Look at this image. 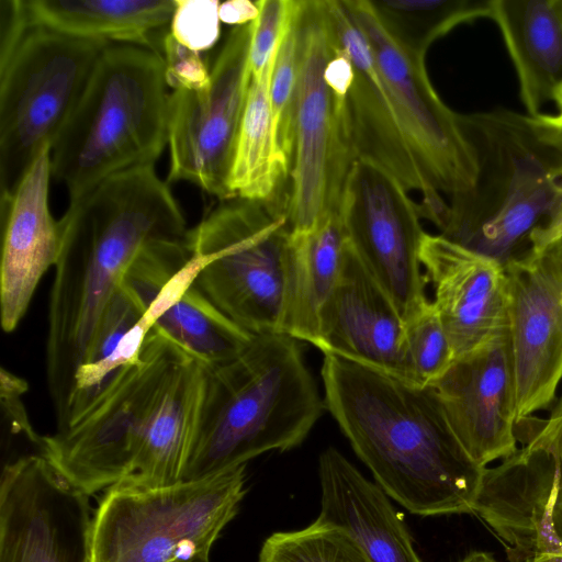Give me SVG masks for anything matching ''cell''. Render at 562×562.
Returning <instances> with one entry per match:
<instances>
[{"label":"cell","mask_w":562,"mask_h":562,"mask_svg":"<svg viewBox=\"0 0 562 562\" xmlns=\"http://www.w3.org/2000/svg\"><path fill=\"white\" fill-rule=\"evenodd\" d=\"M205 376L206 363L153 328L134 362L70 423L43 437L42 454L88 496L117 484H176L196 431Z\"/></svg>","instance_id":"obj_1"},{"label":"cell","mask_w":562,"mask_h":562,"mask_svg":"<svg viewBox=\"0 0 562 562\" xmlns=\"http://www.w3.org/2000/svg\"><path fill=\"white\" fill-rule=\"evenodd\" d=\"M48 305L46 379L59 423L94 328L149 246L187 236L183 213L154 166L115 173L70 200Z\"/></svg>","instance_id":"obj_2"},{"label":"cell","mask_w":562,"mask_h":562,"mask_svg":"<svg viewBox=\"0 0 562 562\" xmlns=\"http://www.w3.org/2000/svg\"><path fill=\"white\" fill-rule=\"evenodd\" d=\"M325 407L380 488L418 516L473 514L485 468L454 435L432 386L324 355Z\"/></svg>","instance_id":"obj_3"},{"label":"cell","mask_w":562,"mask_h":562,"mask_svg":"<svg viewBox=\"0 0 562 562\" xmlns=\"http://www.w3.org/2000/svg\"><path fill=\"white\" fill-rule=\"evenodd\" d=\"M477 164L474 186L450 196L442 237L504 268L530 251V236L562 202V119L505 108L459 114Z\"/></svg>","instance_id":"obj_4"},{"label":"cell","mask_w":562,"mask_h":562,"mask_svg":"<svg viewBox=\"0 0 562 562\" xmlns=\"http://www.w3.org/2000/svg\"><path fill=\"white\" fill-rule=\"evenodd\" d=\"M324 407L297 339L254 335L234 358L206 364L200 418L180 482L299 446Z\"/></svg>","instance_id":"obj_5"},{"label":"cell","mask_w":562,"mask_h":562,"mask_svg":"<svg viewBox=\"0 0 562 562\" xmlns=\"http://www.w3.org/2000/svg\"><path fill=\"white\" fill-rule=\"evenodd\" d=\"M162 54L110 44L52 147V175L70 200L125 170L154 166L168 144Z\"/></svg>","instance_id":"obj_6"},{"label":"cell","mask_w":562,"mask_h":562,"mask_svg":"<svg viewBox=\"0 0 562 562\" xmlns=\"http://www.w3.org/2000/svg\"><path fill=\"white\" fill-rule=\"evenodd\" d=\"M289 204V194L274 201H220L187 234L196 285L252 335L282 333L292 234Z\"/></svg>","instance_id":"obj_7"},{"label":"cell","mask_w":562,"mask_h":562,"mask_svg":"<svg viewBox=\"0 0 562 562\" xmlns=\"http://www.w3.org/2000/svg\"><path fill=\"white\" fill-rule=\"evenodd\" d=\"M245 468L155 488H108L93 514L91 562H182L210 555L245 496Z\"/></svg>","instance_id":"obj_8"},{"label":"cell","mask_w":562,"mask_h":562,"mask_svg":"<svg viewBox=\"0 0 562 562\" xmlns=\"http://www.w3.org/2000/svg\"><path fill=\"white\" fill-rule=\"evenodd\" d=\"M110 44L32 25L0 66L1 200L13 195L37 156L53 147Z\"/></svg>","instance_id":"obj_9"},{"label":"cell","mask_w":562,"mask_h":562,"mask_svg":"<svg viewBox=\"0 0 562 562\" xmlns=\"http://www.w3.org/2000/svg\"><path fill=\"white\" fill-rule=\"evenodd\" d=\"M295 26L297 109L289 223L292 233H303L328 210L340 209L356 157L347 126V97L335 95L324 77L335 48L323 0H297Z\"/></svg>","instance_id":"obj_10"},{"label":"cell","mask_w":562,"mask_h":562,"mask_svg":"<svg viewBox=\"0 0 562 562\" xmlns=\"http://www.w3.org/2000/svg\"><path fill=\"white\" fill-rule=\"evenodd\" d=\"M254 23L234 26L210 70V83L169 95L167 182L188 181L220 201L228 181L251 81Z\"/></svg>","instance_id":"obj_11"},{"label":"cell","mask_w":562,"mask_h":562,"mask_svg":"<svg viewBox=\"0 0 562 562\" xmlns=\"http://www.w3.org/2000/svg\"><path fill=\"white\" fill-rule=\"evenodd\" d=\"M342 1L368 41L429 188L449 196L470 190L477 176L474 151L458 113L431 86L425 57L386 26L370 0Z\"/></svg>","instance_id":"obj_12"},{"label":"cell","mask_w":562,"mask_h":562,"mask_svg":"<svg viewBox=\"0 0 562 562\" xmlns=\"http://www.w3.org/2000/svg\"><path fill=\"white\" fill-rule=\"evenodd\" d=\"M407 191L376 165L356 160L340 206L350 247L405 323L429 302L420 261L426 233L418 204Z\"/></svg>","instance_id":"obj_13"},{"label":"cell","mask_w":562,"mask_h":562,"mask_svg":"<svg viewBox=\"0 0 562 562\" xmlns=\"http://www.w3.org/2000/svg\"><path fill=\"white\" fill-rule=\"evenodd\" d=\"M94 512L38 453L8 462L0 480V562H91Z\"/></svg>","instance_id":"obj_14"},{"label":"cell","mask_w":562,"mask_h":562,"mask_svg":"<svg viewBox=\"0 0 562 562\" xmlns=\"http://www.w3.org/2000/svg\"><path fill=\"white\" fill-rule=\"evenodd\" d=\"M195 277L186 236L146 248L122 284L142 304L153 328L201 362L222 363L241 352L254 335L224 315Z\"/></svg>","instance_id":"obj_15"},{"label":"cell","mask_w":562,"mask_h":562,"mask_svg":"<svg viewBox=\"0 0 562 562\" xmlns=\"http://www.w3.org/2000/svg\"><path fill=\"white\" fill-rule=\"evenodd\" d=\"M516 387V425L552 407L562 382V263L529 251L505 267Z\"/></svg>","instance_id":"obj_16"},{"label":"cell","mask_w":562,"mask_h":562,"mask_svg":"<svg viewBox=\"0 0 562 562\" xmlns=\"http://www.w3.org/2000/svg\"><path fill=\"white\" fill-rule=\"evenodd\" d=\"M431 386L454 435L476 464L486 468L518 450L517 387L509 326L456 358Z\"/></svg>","instance_id":"obj_17"},{"label":"cell","mask_w":562,"mask_h":562,"mask_svg":"<svg viewBox=\"0 0 562 562\" xmlns=\"http://www.w3.org/2000/svg\"><path fill=\"white\" fill-rule=\"evenodd\" d=\"M323 3L333 44L348 56L355 70L346 98V119L356 160L372 162L406 190L419 191L420 204H441L445 199L429 188L422 172L367 38L342 0Z\"/></svg>","instance_id":"obj_18"},{"label":"cell","mask_w":562,"mask_h":562,"mask_svg":"<svg viewBox=\"0 0 562 562\" xmlns=\"http://www.w3.org/2000/svg\"><path fill=\"white\" fill-rule=\"evenodd\" d=\"M405 327L391 297L348 243L338 281L319 312L315 347L413 383Z\"/></svg>","instance_id":"obj_19"},{"label":"cell","mask_w":562,"mask_h":562,"mask_svg":"<svg viewBox=\"0 0 562 562\" xmlns=\"http://www.w3.org/2000/svg\"><path fill=\"white\" fill-rule=\"evenodd\" d=\"M420 261L454 359L509 326L508 278L499 262L427 233Z\"/></svg>","instance_id":"obj_20"},{"label":"cell","mask_w":562,"mask_h":562,"mask_svg":"<svg viewBox=\"0 0 562 562\" xmlns=\"http://www.w3.org/2000/svg\"><path fill=\"white\" fill-rule=\"evenodd\" d=\"M555 491L554 457L532 440L499 465L485 468L473 514L501 538L510 562L562 552L551 520Z\"/></svg>","instance_id":"obj_21"},{"label":"cell","mask_w":562,"mask_h":562,"mask_svg":"<svg viewBox=\"0 0 562 562\" xmlns=\"http://www.w3.org/2000/svg\"><path fill=\"white\" fill-rule=\"evenodd\" d=\"M52 177V147H46L13 195L1 200L0 312L1 325L7 333L16 328L41 278L58 258L60 227L48 206Z\"/></svg>","instance_id":"obj_22"},{"label":"cell","mask_w":562,"mask_h":562,"mask_svg":"<svg viewBox=\"0 0 562 562\" xmlns=\"http://www.w3.org/2000/svg\"><path fill=\"white\" fill-rule=\"evenodd\" d=\"M318 476V519L348 532L371 562H423L390 497L337 449L321 453Z\"/></svg>","instance_id":"obj_23"},{"label":"cell","mask_w":562,"mask_h":562,"mask_svg":"<svg viewBox=\"0 0 562 562\" xmlns=\"http://www.w3.org/2000/svg\"><path fill=\"white\" fill-rule=\"evenodd\" d=\"M528 114H542L562 87V0H492Z\"/></svg>","instance_id":"obj_24"},{"label":"cell","mask_w":562,"mask_h":562,"mask_svg":"<svg viewBox=\"0 0 562 562\" xmlns=\"http://www.w3.org/2000/svg\"><path fill=\"white\" fill-rule=\"evenodd\" d=\"M348 245L340 209L307 232L292 233L282 333L315 346L319 312L341 272Z\"/></svg>","instance_id":"obj_25"},{"label":"cell","mask_w":562,"mask_h":562,"mask_svg":"<svg viewBox=\"0 0 562 562\" xmlns=\"http://www.w3.org/2000/svg\"><path fill=\"white\" fill-rule=\"evenodd\" d=\"M25 7L34 26L156 50L153 34L170 24L176 0H25Z\"/></svg>","instance_id":"obj_26"},{"label":"cell","mask_w":562,"mask_h":562,"mask_svg":"<svg viewBox=\"0 0 562 562\" xmlns=\"http://www.w3.org/2000/svg\"><path fill=\"white\" fill-rule=\"evenodd\" d=\"M151 329L142 304L121 284L94 328L57 429L85 411L126 366L139 357Z\"/></svg>","instance_id":"obj_27"},{"label":"cell","mask_w":562,"mask_h":562,"mask_svg":"<svg viewBox=\"0 0 562 562\" xmlns=\"http://www.w3.org/2000/svg\"><path fill=\"white\" fill-rule=\"evenodd\" d=\"M277 53L260 72L251 75L229 173L234 198L274 201L290 192L285 187L291 168L276 142L270 103Z\"/></svg>","instance_id":"obj_28"},{"label":"cell","mask_w":562,"mask_h":562,"mask_svg":"<svg viewBox=\"0 0 562 562\" xmlns=\"http://www.w3.org/2000/svg\"><path fill=\"white\" fill-rule=\"evenodd\" d=\"M370 1L386 26L424 57L434 42L458 25L492 14V0Z\"/></svg>","instance_id":"obj_29"},{"label":"cell","mask_w":562,"mask_h":562,"mask_svg":"<svg viewBox=\"0 0 562 562\" xmlns=\"http://www.w3.org/2000/svg\"><path fill=\"white\" fill-rule=\"evenodd\" d=\"M258 562H371L340 527L316 519L305 528L271 533Z\"/></svg>","instance_id":"obj_30"},{"label":"cell","mask_w":562,"mask_h":562,"mask_svg":"<svg viewBox=\"0 0 562 562\" xmlns=\"http://www.w3.org/2000/svg\"><path fill=\"white\" fill-rule=\"evenodd\" d=\"M295 10L280 41L270 85V103L277 145L290 168L294 156L297 109V34ZM291 173V172H290Z\"/></svg>","instance_id":"obj_31"},{"label":"cell","mask_w":562,"mask_h":562,"mask_svg":"<svg viewBox=\"0 0 562 562\" xmlns=\"http://www.w3.org/2000/svg\"><path fill=\"white\" fill-rule=\"evenodd\" d=\"M406 358L412 382L431 386L451 366L454 353L434 302L405 323Z\"/></svg>","instance_id":"obj_32"},{"label":"cell","mask_w":562,"mask_h":562,"mask_svg":"<svg viewBox=\"0 0 562 562\" xmlns=\"http://www.w3.org/2000/svg\"><path fill=\"white\" fill-rule=\"evenodd\" d=\"M220 5L217 0H176L169 33L195 52L212 48L221 35Z\"/></svg>","instance_id":"obj_33"},{"label":"cell","mask_w":562,"mask_h":562,"mask_svg":"<svg viewBox=\"0 0 562 562\" xmlns=\"http://www.w3.org/2000/svg\"><path fill=\"white\" fill-rule=\"evenodd\" d=\"M259 14L254 21L250 46L251 74L260 72L278 49L292 19L296 0H258Z\"/></svg>","instance_id":"obj_34"},{"label":"cell","mask_w":562,"mask_h":562,"mask_svg":"<svg viewBox=\"0 0 562 562\" xmlns=\"http://www.w3.org/2000/svg\"><path fill=\"white\" fill-rule=\"evenodd\" d=\"M165 79L173 90H196L210 83L211 72L201 53L179 43L170 33L162 38Z\"/></svg>","instance_id":"obj_35"},{"label":"cell","mask_w":562,"mask_h":562,"mask_svg":"<svg viewBox=\"0 0 562 562\" xmlns=\"http://www.w3.org/2000/svg\"><path fill=\"white\" fill-rule=\"evenodd\" d=\"M547 419L536 423L527 441H537L554 457L557 467V491L552 504V528L562 543V393L551 407Z\"/></svg>","instance_id":"obj_36"},{"label":"cell","mask_w":562,"mask_h":562,"mask_svg":"<svg viewBox=\"0 0 562 562\" xmlns=\"http://www.w3.org/2000/svg\"><path fill=\"white\" fill-rule=\"evenodd\" d=\"M0 66H2L15 52L32 24L25 0H0Z\"/></svg>","instance_id":"obj_37"},{"label":"cell","mask_w":562,"mask_h":562,"mask_svg":"<svg viewBox=\"0 0 562 562\" xmlns=\"http://www.w3.org/2000/svg\"><path fill=\"white\" fill-rule=\"evenodd\" d=\"M259 10L256 1L228 0L220 5V19L229 25L239 26L251 23L258 18Z\"/></svg>","instance_id":"obj_38"},{"label":"cell","mask_w":562,"mask_h":562,"mask_svg":"<svg viewBox=\"0 0 562 562\" xmlns=\"http://www.w3.org/2000/svg\"><path fill=\"white\" fill-rule=\"evenodd\" d=\"M562 237V202L555 212L530 236V251L540 252Z\"/></svg>","instance_id":"obj_39"},{"label":"cell","mask_w":562,"mask_h":562,"mask_svg":"<svg viewBox=\"0 0 562 562\" xmlns=\"http://www.w3.org/2000/svg\"><path fill=\"white\" fill-rule=\"evenodd\" d=\"M460 562H497L492 554L483 551H474L468 554Z\"/></svg>","instance_id":"obj_40"},{"label":"cell","mask_w":562,"mask_h":562,"mask_svg":"<svg viewBox=\"0 0 562 562\" xmlns=\"http://www.w3.org/2000/svg\"><path fill=\"white\" fill-rule=\"evenodd\" d=\"M526 562H562V552L546 553L527 560Z\"/></svg>","instance_id":"obj_41"},{"label":"cell","mask_w":562,"mask_h":562,"mask_svg":"<svg viewBox=\"0 0 562 562\" xmlns=\"http://www.w3.org/2000/svg\"><path fill=\"white\" fill-rule=\"evenodd\" d=\"M543 250L549 251L551 255H553L562 263V237H560L559 239L553 241L551 245H549Z\"/></svg>","instance_id":"obj_42"},{"label":"cell","mask_w":562,"mask_h":562,"mask_svg":"<svg viewBox=\"0 0 562 562\" xmlns=\"http://www.w3.org/2000/svg\"><path fill=\"white\" fill-rule=\"evenodd\" d=\"M554 103L557 104V108L559 110L558 114L562 119V87L555 93Z\"/></svg>","instance_id":"obj_43"},{"label":"cell","mask_w":562,"mask_h":562,"mask_svg":"<svg viewBox=\"0 0 562 562\" xmlns=\"http://www.w3.org/2000/svg\"><path fill=\"white\" fill-rule=\"evenodd\" d=\"M182 562H210V555L199 557V558L188 560V561H182Z\"/></svg>","instance_id":"obj_44"}]
</instances>
